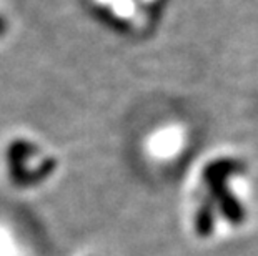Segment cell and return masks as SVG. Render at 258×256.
Segmentation results:
<instances>
[{"label":"cell","instance_id":"obj_1","mask_svg":"<svg viewBox=\"0 0 258 256\" xmlns=\"http://www.w3.org/2000/svg\"><path fill=\"white\" fill-rule=\"evenodd\" d=\"M245 188L232 161L210 163L203 172V195L190 206L188 223L199 239H213L227 230H240L248 223Z\"/></svg>","mask_w":258,"mask_h":256},{"label":"cell","instance_id":"obj_2","mask_svg":"<svg viewBox=\"0 0 258 256\" xmlns=\"http://www.w3.org/2000/svg\"><path fill=\"white\" fill-rule=\"evenodd\" d=\"M182 146H183V141L180 140V133L170 130V132L158 135L157 138L152 140L150 151L158 158H173Z\"/></svg>","mask_w":258,"mask_h":256},{"label":"cell","instance_id":"obj_3","mask_svg":"<svg viewBox=\"0 0 258 256\" xmlns=\"http://www.w3.org/2000/svg\"><path fill=\"white\" fill-rule=\"evenodd\" d=\"M87 256H100V254H87Z\"/></svg>","mask_w":258,"mask_h":256}]
</instances>
